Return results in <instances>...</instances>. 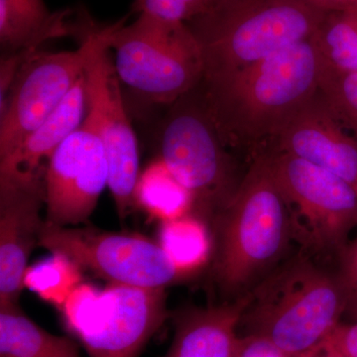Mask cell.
Masks as SVG:
<instances>
[{
    "instance_id": "cell-1",
    "label": "cell",
    "mask_w": 357,
    "mask_h": 357,
    "mask_svg": "<svg viewBox=\"0 0 357 357\" xmlns=\"http://www.w3.org/2000/svg\"><path fill=\"white\" fill-rule=\"evenodd\" d=\"M321 57L312 39L208 79L206 107L225 146L258 149L318 93Z\"/></svg>"
},
{
    "instance_id": "cell-2",
    "label": "cell",
    "mask_w": 357,
    "mask_h": 357,
    "mask_svg": "<svg viewBox=\"0 0 357 357\" xmlns=\"http://www.w3.org/2000/svg\"><path fill=\"white\" fill-rule=\"evenodd\" d=\"M210 227L211 273L225 295L243 297L280 265L294 241L292 220L266 152L255 155Z\"/></svg>"
},
{
    "instance_id": "cell-3",
    "label": "cell",
    "mask_w": 357,
    "mask_h": 357,
    "mask_svg": "<svg viewBox=\"0 0 357 357\" xmlns=\"http://www.w3.org/2000/svg\"><path fill=\"white\" fill-rule=\"evenodd\" d=\"M245 296L239 326L293 357L304 356L330 337L347 310L340 275L307 255L275 268Z\"/></svg>"
},
{
    "instance_id": "cell-4",
    "label": "cell",
    "mask_w": 357,
    "mask_h": 357,
    "mask_svg": "<svg viewBox=\"0 0 357 357\" xmlns=\"http://www.w3.org/2000/svg\"><path fill=\"white\" fill-rule=\"evenodd\" d=\"M326 14L305 0H213L188 26L201 47L208 81L311 40Z\"/></svg>"
},
{
    "instance_id": "cell-5",
    "label": "cell",
    "mask_w": 357,
    "mask_h": 357,
    "mask_svg": "<svg viewBox=\"0 0 357 357\" xmlns=\"http://www.w3.org/2000/svg\"><path fill=\"white\" fill-rule=\"evenodd\" d=\"M110 49L121 83L149 102H176L204 79L203 54L187 23L144 14L129 25L117 21Z\"/></svg>"
},
{
    "instance_id": "cell-6",
    "label": "cell",
    "mask_w": 357,
    "mask_h": 357,
    "mask_svg": "<svg viewBox=\"0 0 357 357\" xmlns=\"http://www.w3.org/2000/svg\"><path fill=\"white\" fill-rule=\"evenodd\" d=\"M268 154L270 168L287 202L293 236L306 252L344 250L357 227V192L337 175L285 152Z\"/></svg>"
},
{
    "instance_id": "cell-7",
    "label": "cell",
    "mask_w": 357,
    "mask_h": 357,
    "mask_svg": "<svg viewBox=\"0 0 357 357\" xmlns=\"http://www.w3.org/2000/svg\"><path fill=\"white\" fill-rule=\"evenodd\" d=\"M105 30L107 26H89L77 50H37L26 56L0 105V164L13 156L83 77Z\"/></svg>"
},
{
    "instance_id": "cell-8",
    "label": "cell",
    "mask_w": 357,
    "mask_h": 357,
    "mask_svg": "<svg viewBox=\"0 0 357 357\" xmlns=\"http://www.w3.org/2000/svg\"><path fill=\"white\" fill-rule=\"evenodd\" d=\"M39 246L67 256L109 284L165 289L184 276L158 241L141 234L60 227L45 220Z\"/></svg>"
},
{
    "instance_id": "cell-9",
    "label": "cell",
    "mask_w": 357,
    "mask_h": 357,
    "mask_svg": "<svg viewBox=\"0 0 357 357\" xmlns=\"http://www.w3.org/2000/svg\"><path fill=\"white\" fill-rule=\"evenodd\" d=\"M225 148L206 105L203 109L180 107L162 133L160 159L191 192L192 215L208 225L238 187Z\"/></svg>"
},
{
    "instance_id": "cell-10",
    "label": "cell",
    "mask_w": 357,
    "mask_h": 357,
    "mask_svg": "<svg viewBox=\"0 0 357 357\" xmlns=\"http://www.w3.org/2000/svg\"><path fill=\"white\" fill-rule=\"evenodd\" d=\"M116 23L107 26L102 41L89 59L86 70V115L102 141L109 164V188L121 220H126L135 202L140 176L137 138L124 107L121 79L109 56L110 40Z\"/></svg>"
},
{
    "instance_id": "cell-11",
    "label": "cell",
    "mask_w": 357,
    "mask_h": 357,
    "mask_svg": "<svg viewBox=\"0 0 357 357\" xmlns=\"http://www.w3.org/2000/svg\"><path fill=\"white\" fill-rule=\"evenodd\" d=\"M107 154L88 115L56 149L44 174L47 222L75 227L88 222L109 185Z\"/></svg>"
},
{
    "instance_id": "cell-12",
    "label": "cell",
    "mask_w": 357,
    "mask_h": 357,
    "mask_svg": "<svg viewBox=\"0 0 357 357\" xmlns=\"http://www.w3.org/2000/svg\"><path fill=\"white\" fill-rule=\"evenodd\" d=\"M44 174H0V307H20L28 260L45 222Z\"/></svg>"
},
{
    "instance_id": "cell-13",
    "label": "cell",
    "mask_w": 357,
    "mask_h": 357,
    "mask_svg": "<svg viewBox=\"0 0 357 357\" xmlns=\"http://www.w3.org/2000/svg\"><path fill=\"white\" fill-rule=\"evenodd\" d=\"M167 316L165 289L109 284L100 311L77 337L89 357H137Z\"/></svg>"
},
{
    "instance_id": "cell-14",
    "label": "cell",
    "mask_w": 357,
    "mask_h": 357,
    "mask_svg": "<svg viewBox=\"0 0 357 357\" xmlns=\"http://www.w3.org/2000/svg\"><path fill=\"white\" fill-rule=\"evenodd\" d=\"M273 142L277 151L330 171L357 192V137L338 121L319 89Z\"/></svg>"
},
{
    "instance_id": "cell-15",
    "label": "cell",
    "mask_w": 357,
    "mask_h": 357,
    "mask_svg": "<svg viewBox=\"0 0 357 357\" xmlns=\"http://www.w3.org/2000/svg\"><path fill=\"white\" fill-rule=\"evenodd\" d=\"M246 296L230 304L190 310L178 317L165 357H236Z\"/></svg>"
},
{
    "instance_id": "cell-16",
    "label": "cell",
    "mask_w": 357,
    "mask_h": 357,
    "mask_svg": "<svg viewBox=\"0 0 357 357\" xmlns=\"http://www.w3.org/2000/svg\"><path fill=\"white\" fill-rule=\"evenodd\" d=\"M88 112L84 74L53 114L21 145L10 159L0 164V174L45 172L49 159L70 134L83 124Z\"/></svg>"
},
{
    "instance_id": "cell-17",
    "label": "cell",
    "mask_w": 357,
    "mask_h": 357,
    "mask_svg": "<svg viewBox=\"0 0 357 357\" xmlns=\"http://www.w3.org/2000/svg\"><path fill=\"white\" fill-rule=\"evenodd\" d=\"M68 11L51 13L44 0H0V42L13 54L36 51L40 44L73 31Z\"/></svg>"
},
{
    "instance_id": "cell-18",
    "label": "cell",
    "mask_w": 357,
    "mask_h": 357,
    "mask_svg": "<svg viewBox=\"0 0 357 357\" xmlns=\"http://www.w3.org/2000/svg\"><path fill=\"white\" fill-rule=\"evenodd\" d=\"M0 357H81L79 347L36 325L20 307H0Z\"/></svg>"
},
{
    "instance_id": "cell-19",
    "label": "cell",
    "mask_w": 357,
    "mask_h": 357,
    "mask_svg": "<svg viewBox=\"0 0 357 357\" xmlns=\"http://www.w3.org/2000/svg\"><path fill=\"white\" fill-rule=\"evenodd\" d=\"M134 202L135 206L161 222L189 215L194 204L191 192L160 158L140 173Z\"/></svg>"
},
{
    "instance_id": "cell-20",
    "label": "cell",
    "mask_w": 357,
    "mask_h": 357,
    "mask_svg": "<svg viewBox=\"0 0 357 357\" xmlns=\"http://www.w3.org/2000/svg\"><path fill=\"white\" fill-rule=\"evenodd\" d=\"M158 243L183 275L199 269L213 250L210 225L192 213L162 222Z\"/></svg>"
},
{
    "instance_id": "cell-21",
    "label": "cell",
    "mask_w": 357,
    "mask_h": 357,
    "mask_svg": "<svg viewBox=\"0 0 357 357\" xmlns=\"http://www.w3.org/2000/svg\"><path fill=\"white\" fill-rule=\"evenodd\" d=\"M312 39L326 65L357 73V7L326 13Z\"/></svg>"
},
{
    "instance_id": "cell-22",
    "label": "cell",
    "mask_w": 357,
    "mask_h": 357,
    "mask_svg": "<svg viewBox=\"0 0 357 357\" xmlns=\"http://www.w3.org/2000/svg\"><path fill=\"white\" fill-rule=\"evenodd\" d=\"M82 270L67 256L52 253L50 257L27 268L24 287L61 310L73 291L83 283Z\"/></svg>"
},
{
    "instance_id": "cell-23",
    "label": "cell",
    "mask_w": 357,
    "mask_h": 357,
    "mask_svg": "<svg viewBox=\"0 0 357 357\" xmlns=\"http://www.w3.org/2000/svg\"><path fill=\"white\" fill-rule=\"evenodd\" d=\"M319 91L338 121L357 137V73L333 69L321 58Z\"/></svg>"
},
{
    "instance_id": "cell-24",
    "label": "cell",
    "mask_w": 357,
    "mask_h": 357,
    "mask_svg": "<svg viewBox=\"0 0 357 357\" xmlns=\"http://www.w3.org/2000/svg\"><path fill=\"white\" fill-rule=\"evenodd\" d=\"M213 0H135L139 14L174 23H187L203 13Z\"/></svg>"
},
{
    "instance_id": "cell-25",
    "label": "cell",
    "mask_w": 357,
    "mask_h": 357,
    "mask_svg": "<svg viewBox=\"0 0 357 357\" xmlns=\"http://www.w3.org/2000/svg\"><path fill=\"white\" fill-rule=\"evenodd\" d=\"M236 357H293L261 335L238 333Z\"/></svg>"
},
{
    "instance_id": "cell-26",
    "label": "cell",
    "mask_w": 357,
    "mask_h": 357,
    "mask_svg": "<svg viewBox=\"0 0 357 357\" xmlns=\"http://www.w3.org/2000/svg\"><path fill=\"white\" fill-rule=\"evenodd\" d=\"M342 270L340 275L347 295V309L357 317V236L349 248L342 252Z\"/></svg>"
},
{
    "instance_id": "cell-27",
    "label": "cell",
    "mask_w": 357,
    "mask_h": 357,
    "mask_svg": "<svg viewBox=\"0 0 357 357\" xmlns=\"http://www.w3.org/2000/svg\"><path fill=\"white\" fill-rule=\"evenodd\" d=\"M328 340L347 357H357V321L349 325L340 324Z\"/></svg>"
},
{
    "instance_id": "cell-28",
    "label": "cell",
    "mask_w": 357,
    "mask_h": 357,
    "mask_svg": "<svg viewBox=\"0 0 357 357\" xmlns=\"http://www.w3.org/2000/svg\"><path fill=\"white\" fill-rule=\"evenodd\" d=\"M305 1L326 13L347 10V9L357 7V0H305Z\"/></svg>"
},
{
    "instance_id": "cell-29",
    "label": "cell",
    "mask_w": 357,
    "mask_h": 357,
    "mask_svg": "<svg viewBox=\"0 0 357 357\" xmlns=\"http://www.w3.org/2000/svg\"><path fill=\"white\" fill-rule=\"evenodd\" d=\"M301 357H347L326 338L323 342Z\"/></svg>"
}]
</instances>
